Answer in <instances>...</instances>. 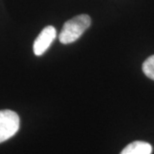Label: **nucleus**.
I'll return each mask as SVG.
<instances>
[{
  "label": "nucleus",
  "mask_w": 154,
  "mask_h": 154,
  "mask_svg": "<svg viewBox=\"0 0 154 154\" xmlns=\"http://www.w3.org/2000/svg\"><path fill=\"white\" fill-rule=\"evenodd\" d=\"M91 25V18L82 14L67 21L59 34V40L63 44H71L76 41Z\"/></svg>",
  "instance_id": "f257e3e1"
},
{
  "label": "nucleus",
  "mask_w": 154,
  "mask_h": 154,
  "mask_svg": "<svg viewBox=\"0 0 154 154\" xmlns=\"http://www.w3.org/2000/svg\"><path fill=\"white\" fill-rule=\"evenodd\" d=\"M20 128V118L15 111L0 110V143L14 136Z\"/></svg>",
  "instance_id": "f03ea898"
},
{
  "label": "nucleus",
  "mask_w": 154,
  "mask_h": 154,
  "mask_svg": "<svg viewBox=\"0 0 154 154\" xmlns=\"http://www.w3.org/2000/svg\"><path fill=\"white\" fill-rule=\"evenodd\" d=\"M57 36V30L52 26H47L40 32L33 43V52L36 56H41L48 50Z\"/></svg>",
  "instance_id": "7ed1b4c3"
},
{
  "label": "nucleus",
  "mask_w": 154,
  "mask_h": 154,
  "mask_svg": "<svg viewBox=\"0 0 154 154\" xmlns=\"http://www.w3.org/2000/svg\"><path fill=\"white\" fill-rule=\"evenodd\" d=\"M152 147L147 142L136 140L128 144L120 154H152Z\"/></svg>",
  "instance_id": "20e7f679"
},
{
  "label": "nucleus",
  "mask_w": 154,
  "mask_h": 154,
  "mask_svg": "<svg viewBox=\"0 0 154 154\" xmlns=\"http://www.w3.org/2000/svg\"><path fill=\"white\" fill-rule=\"evenodd\" d=\"M142 70L146 76L154 81V55L149 57L144 62L142 65Z\"/></svg>",
  "instance_id": "39448f33"
}]
</instances>
